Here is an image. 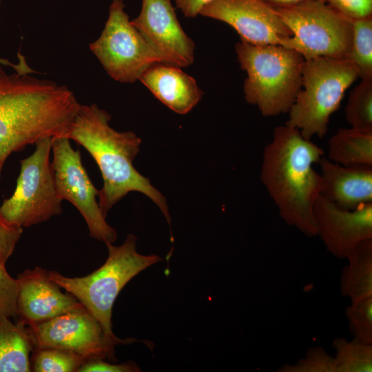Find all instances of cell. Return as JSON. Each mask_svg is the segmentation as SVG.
Listing matches in <instances>:
<instances>
[{"instance_id":"5","label":"cell","mask_w":372,"mask_h":372,"mask_svg":"<svg viewBox=\"0 0 372 372\" xmlns=\"http://www.w3.org/2000/svg\"><path fill=\"white\" fill-rule=\"evenodd\" d=\"M235 50L247 74L243 86L247 102L264 116L288 113L302 88L304 57L280 45H254L241 39Z\"/></svg>"},{"instance_id":"4","label":"cell","mask_w":372,"mask_h":372,"mask_svg":"<svg viewBox=\"0 0 372 372\" xmlns=\"http://www.w3.org/2000/svg\"><path fill=\"white\" fill-rule=\"evenodd\" d=\"M136 240V236L130 234L119 246L105 243L108 251L105 262L87 276L70 278L57 271H49L50 278L86 308L115 346L132 342V339L121 340L112 331V309L117 296L134 276L162 260L156 254L138 253Z\"/></svg>"},{"instance_id":"19","label":"cell","mask_w":372,"mask_h":372,"mask_svg":"<svg viewBox=\"0 0 372 372\" xmlns=\"http://www.w3.org/2000/svg\"><path fill=\"white\" fill-rule=\"evenodd\" d=\"M344 166H372V131L340 129L328 143V158Z\"/></svg>"},{"instance_id":"20","label":"cell","mask_w":372,"mask_h":372,"mask_svg":"<svg viewBox=\"0 0 372 372\" xmlns=\"http://www.w3.org/2000/svg\"><path fill=\"white\" fill-rule=\"evenodd\" d=\"M371 239L360 244L348 256L351 261L344 287L354 302L369 298L371 292Z\"/></svg>"},{"instance_id":"18","label":"cell","mask_w":372,"mask_h":372,"mask_svg":"<svg viewBox=\"0 0 372 372\" xmlns=\"http://www.w3.org/2000/svg\"><path fill=\"white\" fill-rule=\"evenodd\" d=\"M10 318L0 313V372L32 371L33 346L27 326L20 319L14 324Z\"/></svg>"},{"instance_id":"8","label":"cell","mask_w":372,"mask_h":372,"mask_svg":"<svg viewBox=\"0 0 372 372\" xmlns=\"http://www.w3.org/2000/svg\"><path fill=\"white\" fill-rule=\"evenodd\" d=\"M52 139L49 136L38 141L34 152L20 161L16 188L0 206L1 215L13 225L30 227L63 211V200L56 193L50 161Z\"/></svg>"},{"instance_id":"28","label":"cell","mask_w":372,"mask_h":372,"mask_svg":"<svg viewBox=\"0 0 372 372\" xmlns=\"http://www.w3.org/2000/svg\"><path fill=\"white\" fill-rule=\"evenodd\" d=\"M335 10L354 21L372 16V0H326Z\"/></svg>"},{"instance_id":"25","label":"cell","mask_w":372,"mask_h":372,"mask_svg":"<svg viewBox=\"0 0 372 372\" xmlns=\"http://www.w3.org/2000/svg\"><path fill=\"white\" fill-rule=\"evenodd\" d=\"M18 282L6 271L0 260V313L9 318L17 316Z\"/></svg>"},{"instance_id":"11","label":"cell","mask_w":372,"mask_h":372,"mask_svg":"<svg viewBox=\"0 0 372 372\" xmlns=\"http://www.w3.org/2000/svg\"><path fill=\"white\" fill-rule=\"evenodd\" d=\"M26 326L33 350L59 349L77 354L86 360L116 361L115 345L83 304L50 320Z\"/></svg>"},{"instance_id":"21","label":"cell","mask_w":372,"mask_h":372,"mask_svg":"<svg viewBox=\"0 0 372 372\" xmlns=\"http://www.w3.org/2000/svg\"><path fill=\"white\" fill-rule=\"evenodd\" d=\"M348 59L361 79H372V16L353 21V38Z\"/></svg>"},{"instance_id":"7","label":"cell","mask_w":372,"mask_h":372,"mask_svg":"<svg viewBox=\"0 0 372 372\" xmlns=\"http://www.w3.org/2000/svg\"><path fill=\"white\" fill-rule=\"evenodd\" d=\"M274 8L292 33L286 48L298 52L305 60L321 56L348 59L353 21L326 0H305Z\"/></svg>"},{"instance_id":"27","label":"cell","mask_w":372,"mask_h":372,"mask_svg":"<svg viewBox=\"0 0 372 372\" xmlns=\"http://www.w3.org/2000/svg\"><path fill=\"white\" fill-rule=\"evenodd\" d=\"M23 228L7 221L0 213V260L6 264L13 254Z\"/></svg>"},{"instance_id":"16","label":"cell","mask_w":372,"mask_h":372,"mask_svg":"<svg viewBox=\"0 0 372 372\" xmlns=\"http://www.w3.org/2000/svg\"><path fill=\"white\" fill-rule=\"evenodd\" d=\"M318 163L321 196L349 210L372 203V166H344L324 156Z\"/></svg>"},{"instance_id":"9","label":"cell","mask_w":372,"mask_h":372,"mask_svg":"<svg viewBox=\"0 0 372 372\" xmlns=\"http://www.w3.org/2000/svg\"><path fill=\"white\" fill-rule=\"evenodd\" d=\"M90 49L114 81L131 83L157 63H164L132 25L123 0H112L99 37Z\"/></svg>"},{"instance_id":"29","label":"cell","mask_w":372,"mask_h":372,"mask_svg":"<svg viewBox=\"0 0 372 372\" xmlns=\"http://www.w3.org/2000/svg\"><path fill=\"white\" fill-rule=\"evenodd\" d=\"M137 364L132 362L122 364H112L103 359L86 360L77 372H136L140 371Z\"/></svg>"},{"instance_id":"17","label":"cell","mask_w":372,"mask_h":372,"mask_svg":"<svg viewBox=\"0 0 372 372\" xmlns=\"http://www.w3.org/2000/svg\"><path fill=\"white\" fill-rule=\"evenodd\" d=\"M139 81L162 103L179 114L190 112L199 102L203 92L196 80L181 68L157 63L147 69Z\"/></svg>"},{"instance_id":"32","label":"cell","mask_w":372,"mask_h":372,"mask_svg":"<svg viewBox=\"0 0 372 372\" xmlns=\"http://www.w3.org/2000/svg\"><path fill=\"white\" fill-rule=\"evenodd\" d=\"M273 8L289 6L297 4L305 0H262Z\"/></svg>"},{"instance_id":"1","label":"cell","mask_w":372,"mask_h":372,"mask_svg":"<svg viewBox=\"0 0 372 372\" xmlns=\"http://www.w3.org/2000/svg\"><path fill=\"white\" fill-rule=\"evenodd\" d=\"M80 103L65 85L0 65V174L9 156L45 137L65 136Z\"/></svg>"},{"instance_id":"24","label":"cell","mask_w":372,"mask_h":372,"mask_svg":"<svg viewBox=\"0 0 372 372\" xmlns=\"http://www.w3.org/2000/svg\"><path fill=\"white\" fill-rule=\"evenodd\" d=\"M337 369L351 371H371V352L369 347L347 344L340 347Z\"/></svg>"},{"instance_id":"3","label":"cell","mask_w":372,"mask_h":372,"mask_svg":"<svg viewBox=\"0 0 372 372\" xmlns=\"http://www.w3.org/2000/svg\"><path fill=\"white\" fill-rule=\"evenodd\" d=\"M323 156L320 147L287 124L275 128L263 152V185L282 219L309 236L316 235L313 207L322 188L313 165Z\"/></svg>"},{"instance_id":"14","label":"cell","mask_w":372,"mask_h":372,"mask_svg":"<svg viewBox=\"0 0 372 372\" xmlns=\"http://www.w3.org/2000/svg\"><path fill=\"white\" fill-rule=\"evenodd\" d=\"M313 216L316 235L335 255L348 257L360 244L372 238V203L349 210L320 195Z\"/></svg>"},{"instance_id":"22","label":"cell","mask_w":372,"mask_h":372,"mask_svg":"<svg viewBox=\"0 0 372 372\" xmlns=\"http://www.w3.org/2000/svg\"><path fill=\"white\" fill-rule=\"evenodd\" d=\"M344 111L351 127L372 131V79H362L351 90Z\"/></svg>"},{"instance_id":"2","label":"cell","mask_w":372,"mask_h":372,"mask_svg":"<svg viewBox=\"0 0 372 372\" xmlns=\"http://www.w3.org/2000/svg\"><path fill=\"white\" fill-rule=\"evenodd\" d=\"M111 116L95 104H80L65 137L83 146L100 169L103 184L99 190V205L106 217L110 209L131 192L147 196L171 223L165 196L134 167L140 151L141 138L131 131L118 132Z\"/></svg>"},{"instance_id":"6","label":"cell","mask_w":372,"mask_h":372,"mask_svg":"<svg viewBox=\"0 0 372 372\" xmlns=\"http://www.w3.org/2000/svg\"><path fill=\"white\" fill-rule=\"evenodd\" d=\"M302 74V88L285 124L298 130L307 139L322 138L358 72L349 59L321 56L304 60Z\"/></svg>"},{"instance_id":"13","label":"cell","mask_w":372,"mask_h":372,"mask_svg":"<svg viewBox=\"0 0 372 372\" xmlns=\"http://www.w3.org/2000/svg\"><path fill=\"white\" fill-rule=\"evenodd\" d=\"M164 63L191 65L195 45L180 25L171 0H142L137 17L131 20Z\"/></svg>"},{"instance_id":"30","label":"cell","mask_w":372,"mask_h":372,"mask_svg":"<svg viewBox=\"0 0 372 372\" xmlns=\"http://www.w3.org/2000/svg\"><path fill=\"white\" fill-rule=\"evenodd\" d=\"M211 0H175L178 8L185 17L193 18L199 14L201 8Z\"/></svg>"},{"instance_id":"23","label":"cell","mask_w":372,"mask_h":372,"mask_svg":"<svg viewBox=\"0 0 372 372\" xmlns=\"http://www.w3.org/2000/svg\"><path fill=\"white\" fill-rule=\"evenodd\" d=\"M31 369L35 372H77L86 361L74 353L53 348L34 349Z\"/></svg>"},{"instance_id":"10","label":"cell","mask_w":372,"mask_h":372,"mask_svg":"<svg viewBox=\"0 0 372 372\" xmlns=\"http://www.w3.org/2000/svg\"><path fill=\"white\" fill-rule=\"evenodd\" d=\"M70 139L55 136L52 139L51 163L56 193L62 200L71 203L84 218L92 238L113 243L117 232L106 221L96 196L99 190L84 168L80 152L74 150Z\"/></svg>"},{"instance_id":"15","label":"cell","mask_w":372,"mask_h":372,"mask_svg":"<svg viewBox=\"0 0 372 372\" xmlns=\"http://www.w3.org/2000/svg\"><path fill=\"white\" fill-rule=\"evenodd\" d=\"M18 282L17 316L25 325L42 322L73 310L82 304L40 267L25 269L16 278Z\"/></svg>"},{"instance_id":"31","label":"cell","mask_w":372,"mask_h":372,"mask_svg":"<svg viewBox=\"0 0 372 372\" xmlns=\"http://www.w3.org/2000/svg\"><path fill=\"white\" fill-rule=\"evenodd\" d=\"M0 64L5 66H10L21 74H31L34 73V70H32L26 63L23 56H20V61L19 63L14 64L8 59L0 58Z\"/></svg>"},{"instance_id":"12","label":"cell","mask_w":372,"mask_h":372,"mask_svg":"<svg viewBox=\"0 0 372 372\" xmlns=\"http://www.w3.org/2000/svg\"><path fill=\"white\" fill-rule=\"evenodd\" d=\"M199 14L231 26L254 45L286 46L292 33L276 10L262 0H211Z\"/></svg>"},{"instance_id":"26","label":"cell","mask_w":372,"mask_h":372,"mask_svg":"<svg viewBox=\"0 0 372 372\" xmlns=\"http://www.w3.org/2000/svg\"><path fill=\"white\" fill-rule=\"evenodd\" d=\"M371 299L355 302L349 314L353 329L362 343L371 336Z\"/></svg>"},{"instance_id":"33","label":"cell","mask_w":372,"mask_h":372,"mask_svg":"<svg viewBox=\"0 0 372 372\" xmlns=\"http://www.w3.org/2000/svg\"><path fill=\"white\" fill-rule=\"evenodd\" d=\"M0 6H1V0H0Z\"/></svg>"}]
</instances>
